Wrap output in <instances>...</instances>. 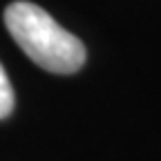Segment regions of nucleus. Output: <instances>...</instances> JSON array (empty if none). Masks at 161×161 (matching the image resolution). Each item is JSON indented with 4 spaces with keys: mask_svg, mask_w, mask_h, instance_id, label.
<instances>
[{
    "mask_svg": "<svg viewBox=\"0 0 161 161\" xmlns=\"http://www.w3.org/2000/svg\"><path fill=\"white\" fill-rule=\"evenodd\" d=\"M14 110V90L5 74V67L0 65V119H7Z\"/></svg>",
    "mask_w": 161,
    "mask_h": 161,
    "instance_id": "f03ea898",
    "label": "nucleus"
},
{
    "mask_svg": "<svg viewBox=\"0 0 161 161\" xmlns=\"http://www.w3.org/2000/svg\"><path fill=\"white\" fill-rule=\"evenodd\" d=\"M5 25L18 47L43 69L74 74L83 67L85 45L60 27L43 7L16 0L5 9Z\"/></svg>",
    "mask_w": 161,
    "mask_h": 161,
    "instance_id": "f257e3e1",
    "label": "nucleus"
}]
</instances>
